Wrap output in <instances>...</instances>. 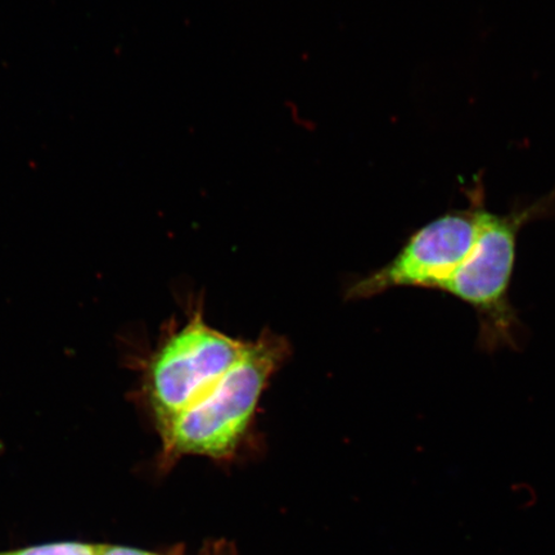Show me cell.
<instances>
[{"label": "cell", "mask_w": 555, "mask_h": 555, "mask_svg": "<svg viewBox=\"0 0 555 555\" xmlns=\"http://www.w3.org/2000/svg\"><path fill=\"white\" fill-rule=\"evenodd\" d=\"M289 352L287 339L269 330L247 341L237 362L212 390L158 433L162 467L191 455L232 460L251 429L263 391Z\"/></svg>", "instance_id": "obj_1"}, {"label": "cell", "mask_w": 555, "mask_h": 555, "mask_svg": "<svg viewBox=\"0 0 555 555\" xmlns=\"http://www.w3.org/2000/svg\"><path fill=\"white\" fill-rule=\"evenodd\" d=\"M476 207V238L467 258L441 288L475 310L485 351L515 349L520 333L509 291L520 229L555 215V190L535 203L516 205L506 214L488 210L482 184L468 193Z\"/></svg>", "instance_id": "obj_2"}, {"label": "cell", "mask_w": 555, "mask_h": 555, "mask_svg": "<svg viewBox=\"0 0 555 555\" xmlns=\"http://www.w3.org/2000/svg\"><path fill=\"white\" fill-rule=\"evenodd\" d=\"M246 344L212 328L203 310H194L184 327L172 332L145 366L141 392L157 433L210 392Z\"/></svg>", "instance_id": "obj_3"}, {"label": "cell", "mask_w": 555, "mask_h": 555, "mask_svg": "<svg viewBox=\"0 0 555 555\" xmlns=\"http://www.w3.org/2000/svg\"><path fill=\"white\" fill-rule=\"evenodd\" d=\"M469 203L418 229L387 266L353 283L347 297L363 300L406 287L441 291L476 238V207L470 197Z\"/></svg>", "instance_id": "obj_4"}, {"label": "cell", "mask_w": 555, "mask_h": 555, "mask_svg": "<svg viewBox=\"0 0 555 555\" xmlns=\"http://www.w3.org/2000/svg\"><path fill=\"white\" fill-rule=\"evenodd\" d=\"M100 545L82 543H57L25 547V550L0 553V555H99Z\"/></svg>", "instance_id": "obj_5"}, {"label": "cell", "mask_w": 555, "mask_h": 555, "mask_svg": "<svg viewBox=\"0 0 555 555\" xmlns=\"http://www.w3.org/2000/svg\"><path fill=\"white\" fill-rule=\"evenodd\" d=\"M99 555H164L147 551L133 550V547L117 545H100Z\"/></svg>", "instance_id": "obj_6"}, {"label": "cell", "mask_w": 555, "mask_h": 555, "mask_svg": "<svg viewBox=\"0 0 555 555\" xmlns=\"http://www.w3.org/2000/svg\"><path fill=\"white\" fill-rule=\"evenodd\" d=\"M205 555H224V554H221L220 552H214V553H207Z\"/></svg>", "instance_id": "obj_7"}]
</instances>
